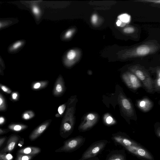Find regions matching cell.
I'll return each mask as SVG.
<instances>
[{
    "instance_id": "d6986e66",
    "label": "cell",
    "mask_w": 160,
    "mask_h": 160,
    "mask_svg": "<svg viewBox=\"0 0 160 160\" xmlns=\"http://www.w3.org/2000/svg\"><path fill=\"white\" fill-rule=\"evenodd\" d=\"M118 18L122 22V24L120 26L122 27L126 23H129L130 21L131 17L129 14L125 13L119 15L118 17Z\"/></svg>"
},
{
    "instance_id": "83f0119b",
    "label": "cell",
    "mask_w": 160,
    "mask_h": 160,
    "mask_svg": "<svg viewBox=\"0 0 160 160\" xmlns=\"http://www.w3.org/2000/svg\"><path fill=\"white\" fill-rule=\"evenodd\" d=\"M0 89L4 92L7 94H10L12 93V91L8 87L0 83Z\"/></svg>"
},
{
    "instance_id": "d6a6232c",
    "label": "cell",
    "mask_w": 160,
    "mask_h": 160,
    "mask_svg": "<svg viewBox=\"0 0 160 160\" xmlns=\"http://www.w3.org/2000/svg\"><path fill=\"white\" fill-rule=\"evenodd\" d=\"M32 11L33 13L35 15H38L40 13V10L39 8L36 6H33L32 7Z\"/></svg>"
},
{
    "instance_id": "7a4b0ae2",
    "label": "cell",
    "mask_w": 160,
    "mask_h": 160,
    "mask_svg": "<svg viewBox=\"0 0 160 160\" xmlns=\"http://www.w3.org/2000/svg\"><path fill=\"white\" fill-rule=\"evenodd\" d=\"M86 138L81 135L70 138L63 142V145L56 149V152H71L80 148L84 143Z\"/></svg>"
},
{
    "instance_id": "b9f144b4",
    "label": "cell",
    "mask_w": 160,
    "mask_h": 160,
    "mask_svg": "<svg viewBox=\"0 0 160 160\" xmlns=\"http://www.w3.org/2000/svg\"><path fill=\"white\" fill-rule=\"evenodd\" d=\"M7 131L2 129H0V134L5 133Z\"/></svg>"
},
{
    "instance_id": "44dd1931",
    "label": "cell",
    "mask_w": 160,
    "mask_h": 160,
    "mask_svg": "<svg viewBox=\"0 0 160 160\" xmlns=\"http://www.w3.org/2000/svg\"><path fill=\"white\" fill-rule=\"evenodd\" d=\"M7 109L6 100L4 97L0 93V111H4Z\"/></svg>"
},
{
    "instance_id": "30bf717a",
    "label": "cell",
    "mask_w": 160,
    "mask_h": 160,
    "mask_svg": "<svg viewBox=\"0 0 160 160\" xmlns=\"http://www.w3.org/2000/svg\"><path fill=\"white\" fill-rule=\"evenodd\" d=\"M52 122L51 119L46 120L35 128L29 136V138L30 141H34L40 136L47 129Z\"/></svg>"
},
{
    "instance_id": "836d02e7",
    "label": "cell",
    "mask_w": 160,
    "mask_h": 160,
    "mask_svg": "<svg viewBox=\"0 0 160 160\" xmlns=\"http://www.w3.org/2000/svg\"><path fill=\"white\" fill-rule=\"evenodd\" d=\"M105 121L107 124H110L112 122L113 118L111 116H108L107 117Z\"/></svg>"
},
{
    "instance_id": "f1b7e54d",
    "label": "cell",
    "mask_w": 160,
    "mask_h": 160,
    "mask_svg": "<svg viewBox=\"0 0 160 160\" xmlns=\"http://www.w3.org/2000/svg\"><path fill=\"white\" fill-rule=\"evenodd\" d=\"M19 94L17 92H13L11 94V99L13 101H17L19 98Z\"/></svg>"
},
{
    "instance_id": "ffe728a7",
    "label": "cell",
    "mask_w": 160,
    "mask_h": 160,
    "mask_svg": "<svg viewBox=\"0 0 160 160\" xmlns=\"http://www.w3.org/2000/svg\"><path fill=\"white\" fill-rule=\"evenodd\" d=\"M35 115V113L33 111L28 110L25 111L22 114V117L24 120H28L33 118Z\"/></svg>"
},
{
    "instance_id": "ba28073f",
    "label": "cell",
    "mask_w": 160,
    "mask_h": 160,
    "mask_svg": "<svg viewBox=\"0 0 160 160\" xmlns=\"http://www.w3.org/2000/svg\"><path fill=\"white\" fill-rule=\"evenodd\" d=\"M66 90L64 79L62 76L60 74L57 78L52 90L53 95L56 97L62 96Z\"/></svg>"
},
{
    "instance_id": "ee69618b",
    "label": "cell",
    "mask_w": 160,
    "mask_h": 160,
    "mask_svg": "<svg viewBox=\"0 0 160 160\" xmlns=\"http://www.w3.org/2000/svg\"><path fill=\"white\" fill-rule=\"evenodd\" d=\"M55 116V117H57V118L61 117L60 115L58 113H56Z\"/></svg>"
},
{
    "instance_id": "3957f363",
    "label": "cell",
    "mask_w": 160,
    "mask_h": 160,
    "mask_svg": "<svg viewBox=\"0 0 160 160\" xmlns=\"http://www.w3.org/2000/svg\"><path fill=\"white\" fill-rule=\"evenodd\" d=\"M129 69L139 79L148 92H152L154 89L153 82L149 73L145 69L138 66L131 67Z\"/></svg>"
},
{
    "instance_id": "60d3db41",
    "label": "cell",
    "mask_w": 160,
    "mask_h": 160,
    "mask_svg": "<svg viewBox=\"0 0 160 160\" xmlns=\"http://www.w3.org/2000/svg\"><path fill=\"white\" fill-rule=\"evenodd\" d=\"M116 23L117 26H120L122 24V22L119 20H118Z\"/></svg>"
},
{
    "instance_id": "277c9868",
    "label": "cell",
    "mask_w": 160,
    "mask_h": 160,
    "mask_svg": "<svg viewBox=\"0 0 160 160\" xmlns=\"http://www.w3.org/2000/svg\"><path fill=\"white\" fill-rule=\"evenodd\" d=\"M108 141L99 140L92 144L82 154L78 160H87L96 157L105 148Z\"/></svg>"
},
{
    "instance_id": "d4e9b609",
    "label": "cell",
    "mask_w": 160,
    "mask_h": 160,
    "mask_svg": "<svg viewBox=\"0 0 160 160\" xmlns=\"http://www.w3.org/2000/svg\"><path fill=\"white\" fill-rule=\"evenodd\" d=\"M12 23V21L10 20H0V29L6 27Z\"/></svg>"
},
{
    "instance_id": "4fadbf2b",
    "label": "cell",
    "mask_w": 160,
    "mask_h": 160,
    "mask_svg": "<svg viewBox=\"0 0 160 160\" xmlns=\"http://www.w3.org/2000/svg\"><path fill=\"white\" fill-rule=\"evenodd\" d=\"M19 140L18 137L16 135L12 136L9 138L6 146L0 152V153L9 152L14 149Z\"/></svg>"
},
{
    "instance_id": "9a60e30c",
    "label": "cell",
    "mask_w": 160,
    "mask_h": 160,
    "mask_svg": "<svg viewBox=\"0 0 160 160\" xmlns=\"http://www.w3.org/2000/svg\"><path fill=\"white\" fill-rule=\"evenodd\" d=\"M49 83L48 80L34 81L31 84V88L33 90H40L47 87Z\"/></svg>"
},
{
    "instance_id": "8d00e7d4",
    "label": "cell",
    "mask_w": 160,
    "mask_h": 160,
    "mask_svg": "<svg viewBox=\"0 0 160 160\" xmlns=\"http://www.w3.org/2000/svg\"><path fill=\"white\" fill-rule=\"evenodd\" d=\"M0 65H1V67L2 68L3 67V69H4V68H5L4 66V64H3V63H2V62L0 60ZM0 74L2 75H4L3 73L2 72V69H1L0 67Z\"/></svg>"
},
{
    "instance_id": "4316f807",
    "label": "cell",
    "mask_w": 160,
    "mask_h": 160,
    "mask_svg": "<svg viewBox=\"0 0 160 160\" xmlns=\"http://www.w3.org/2000/svg\"><path fill=\"white\" fill-rule=\"evenodd\" d=\"M76 56V53L73 50L69 51L67 54V57L69 60H72Z\"/></svg>"
},
{
    "instance_id": "ac0fdd59",
    "label": "cell",
    "mask_w": 160,
    "mask_h": 160,
    "mask_svg": "<svg viewBox=\"0 0 160 160\" xmlns=\"http://www.w3.org/2000/svg\"><path fill=\"white\" fill-rule=\"evenodd\" d=\"M140 108L144 111L149 110L152 106L151 102L147 99H144L140 101L138 103Z\"/></svg>"
},
{
    "instance_id": "ab89813d",
    "label": "cell",
    "mask_w": 160,
    "mask_h": 160,
    "mask_svg": "<svg viewBox=\"0 0 160 160\" xmlns=\"http://www.w3.org/2000/svg\"><path fill=\"white\" fill-rule=\"evenodd\" d=\"M148 1L150 2H154L155 3H159L160 2V0H146L144 1Z\"/></svg>"
},
{
    "instance_id": "f35d334b",
    "label": "cell",
    "mask_w": 160,
    "mask_h": 160,
    "mask_svg": "<svg viewBox=\"0 0 160 160\" xmlns=\"http://www.w3.org/2000/svg\"><path fill=\"white\" fill-rule=\"evenodd\" d=\"M156 134L157 136L159 138L160 137V130L159 128H158L157 130L156 131Z\"/></svg>"
},
{
    "instance_id": "7402d4cb",
    "label": "cell",
    "mask_w": 160,
    "mask_h": 160,
    "mask_svg": "<svg viewBox=\"0 0 160 160\" xmlns=\"http://www.w3.org/2000/svg\"><path fill=\"white\" fill-rule=\"evenodd\" d=\"M108 160H125V157L123 155L120 153L114 154L111 155Z\"/></svg>"
},
{
    "instance_id": "5b68a950",
    "label": "cell",
    "mask_w": 160,
    "mask_h": 160,
    "mask_svg": "<svg viewBox=\"0 0 160 160\" xmlns=\"http://www.w3.org/2000/svg\"><path fill=\"white\" fill-rule=\"evenodd\" d=\"M98 114L94 112H88L85 114L81 118V121L78 128L80 132L87 131L96 124L98 119Z\"/></svg>"
},
{
    "instance_id": "e0dca14e",
    "label": "cell",
    "mask_w": 160,
    "mask_h": 160,
    "mask_svg": "<svg viewBox=\"0 0 160 160\" xmlns=\"http://www.w3.org/2000/svg\"><path fill=\"white\" fill-rule=\"evenodd\" d=\"M24 43L22 40L17 41L9 47L8 50L10 52H15L22 47Z\"/></svg>"
},
{
    "instance_id": "7bdbcfd3",
    "label": "cell",
    "mask_w": 160,
    "mask_h": 160,
    "mask_svg": "<svg viewBox=\"0 0 160 160\" xmlns=\"http://www.w3.org/2000/svg\"><path fill=\"white\" fill-rule=\"evenodd\" d=\"M87 160H99V159L98 157H95L92 158H89Z\"/></svg>"
},
{
    "instance_id": "d590c367",
    "label": "cell",
    "mask_w": 160,
    "mask_h": 160,
    "mask_svg": "<svg viewBox=\"0 0 160 160\" xmlns=\"http://www.w3.org/2000/svg\"><path fill=\"white\" fill-rule=\"evenodd\" d=\"M6 119L3 116H0V125L3 124L5 122Z\"/></svg>"
},
{
    "instance_id": "2e32d148",
    "label": "cell",
    "mask_w": 160,
    "mask_h": 160,
    "mask_svg": "<svg viewBox=\"0 0 160 160\" xmlns=\"http://www.w3.org/2000/svg\"><path fill=\"white\" fill-rule=\"evenodd\" d=\"M28 126L25 124L21 123H12L8 126V128L11 130L20 132L28 128Z\"/></svg>"
},
{
    "instance_id": "5bb4252c",
    "label": "cell",
    "mask_w": 160,
    "mask_h": 160,
    "mask_svg": "<svg viewBox=\"0 0 160 160\" xmlns=\"http://www.w3.org/2000/svg\"><path fill=\"white\" fill-rule=\"evenodd\" d=\"M41 151V149L39 147L29 146L19 150L18 151V153L35 156L40 153Z\"/></svg>"
},
{
    "instance_id": "74e56055",
    "label": "cell",
    "mask_w": 160,
    "mask_h": 160,
    "mask_svg": "<svg viewBox=\"0 0 160 160\" xmlns=\"http://www.w3.org/2000/svg\"><path fill=\"white\" fill-rule=\"evenodd\" d=\"M5 137L0 138V146L4 143L6 140Z\"/></svg>"
},
{
    "instance_id": "603a6c76",
    "label": "cell",
    "mask_w": 160,
    "mask_h": 160,
    "mask_svg": "<svg viewBox=\"0 0 160 160\" xmlns=\"http://www.w3.org/2000/svg\"><path fill=\"white\" fill-rule=\"evenodd\" d=\"M34 156L18 153L17 156L16 160H31Z\"/></svg>"
},
{
    "instance_id": "9c48e42d",
    "label": "cell",
    "mask_w": 160,
    "mask_h": 160,
    "mask_svg": "<svg viewBox=\"0 0 160 160\" xmlns=\"http://www.w3.org/2000/svg\"><path fill=\"white\" fill-rule=\"evenodd\" d=\"M125 148L130 152L141 158L148 160L154 159L153 156L148 151L140 145Z\"/></svg>"
},
{
    "instance_id": "8fae6325",
    "label": "cell",
    "mask_w": 160,
    "mask_h": 160,
    "mask_svg": "<svg viewBox=\"0 0 160 160\" xmlns=\"http://www.w3.org/2000/svg\"><path fill=\"white\" fill-rule=\"evenodd\" d=\"M113 139L116 142L122 145L124 147L139 145L133 140L122 136H115L113 137Z\"/></svg>"
},
{
    "instance_id": "6da1fadb",
    "label": "cell",
    "mask_w": 160,
    "mask_h": 160,
    "mask_svg": "<svg viewBox=\"0 0 160 160\" xmlns=\"http://www.w3.org/2000/svg\"><path fill=\"white\" fill-rule=\"evenodd\" d=\"M78 101L76 95L71 96L68 99L67 106L60 128V135L62 138H68L73 132L75 123L76 106Z\"/></svg>"
},
{
    "instance_id": "e575fe53",
    "label": "cell",
    "mask_w": 160,
    "mask_h": 160,
    "mask_svg": "<svg viewBox=\"0 0 160 160\" xmlns=\"http://www.w3.org/2000/svg\"><path fill=\"white\" fill-rule=\"evenodd\" d=\"M72 30H70L68 31L65 34V38H70L72 35Z\"/></svg>"
},
{
    "instance_id": "484cf974",
    "label": "cell",
    "mask_w": 160,
    "mask_h": 160,
    "mask_svg": "<svg viewBox=\"0 0 160 160\" xmlns=\"http://www.w3.org/2000/svg\"><path fill=\"white\" fill-rule=\"evenodd\" d=\"M67 106V102H66L59 106L58 107V113L60 115L61 117H62L66 109Z\"/></svg>"
},
{
    "instance_id": "f546056e",
    "label": "cell",
    "mask_w": 160,
    "mask_h": 160,
    "mask_svg": "<svg viewBox=\"0 0 160 160\" xmlns=\"http://www.w3.org/2000/svg\"><path fill=\"white\" fill-rule=\"evenodd\" d=\"M123 31L125 33H132L134 31V29L131 27H127L123 29Z\"/></svg>"
},
{
    "instance_id": "cb8c5ba5",
    "label": "cell",
    "mask_w": 160,
    "mask_h": 160,
    "mask_svg": "<svg viewBox=\"0 0 160 160\" xmlns=\"http://www.w3.org/2000/svg\"><path fill=\"white\" fill-rule=\"evenodd\" d=\"M13 156L10 153H0V160H12Z\"/></svg>"
},
{
    "instance_id": "7c38bea8",
    "label": "cell",
    "mask_w": 160,
    "mask_h": 160,
    "mask_svg": "<svg viewBox=\"0 0 160 160\" xmlns=\"http://www.w3.org/2000/svg\"><path fill=\"white\" fill-rule=\"evenodd\" d=\"M152 49V48L150 46L143 45L138 47L133 50L130 54L132 56H144L149 53L151 52Z\"/></svg>"
},
{
    "instance_id": "1f68e13d",
    "label": "cell",
    "mask_w": 160,
    "mask_h": 160,
    "mask_svg": "<svg viewBox=\"0 0 160 160\" xmlns=\"http://www.w3.org/2000/svg\"><path fill=\"white\" fill-rule=\"evenodd\" d=\"M98 18L96 14H94L92 16L91 21L92 23L93 24H96L97 22Z\"/></svg>"
},
{
    "instance_id": "4dcf8cb0",
    "label": "cell",
    "mask_w": 160,
    "mask_h": 160,
    "mask_svg": "<svg viewBox=\"0 0 160 160\" xmlns=\"http://www.w3.org/2000/svg\"><path fill=\"white\" fill-rule=\"evenodd\" d=\"M155 88L157 91H159L160 88V78H158L155 81Z\"/></svg>"
},
{
    "instance_id": "8992f818",
    "label": "cell",
    "mask_w": 160,
    "mask_h": 160,
    "mask_svg": "<svg viewBox=\"0 0 160 160\" xmlns=\"http://www.w3.org/2000/svg\"><path fill=\"white\" fill-rule=\"evenodd\" d=\"M123 80L130 88L136 89L141 86V82L138 78L131 72H126L122 75Z\"/></svg>"
},
{
    "instance_id": "52a82bcc",
    "label": "cell",
    "mask_w": 160,
    "mask_h": 160,
    "mask_svg": "<svg viewBox=\"0 0 160 160\" xmlns=\"http://www.w3.org/2000/svg\"><path fill=\"white\" fill-rule=\"evenodd\" d=\"M118 101L122 112L125 115L128 117L133 115L134 110L131 103L121 92L118 95Z\"/></svg>"
}]
</instances>
